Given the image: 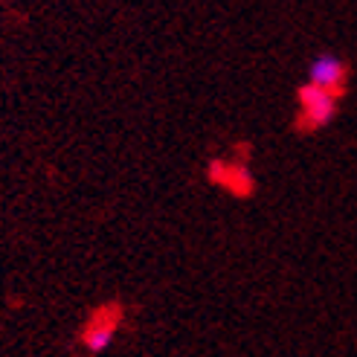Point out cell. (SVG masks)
Here are the masks:
<instances>
[{
	"label": "cell",
	"mask_w": 357,
	"mask_h": 357,
	"mask_svg": "<svg viewBox=\"0 0 357 357\" xmlns=\"http://www.w3.org/2000/svg\"><path fill=\"white\" fill-rule=\"evenodd\" d=\"M299 122L302 128L317 131V128H326V125L337 116V105H340V96H334L328 91H319L314 84H302L299 87Z\"/></svg>",
	"instance_id": "cell-1"
},
{
	"label": "cell",
	"mask_w": 357,
	"mask_h": 357,
	"mask_svg": "<svg viewBox=\"0 0 357 357\" xmlns=\"http://www.w3.org/2000/svg\"><path fill=\"white\" fill-rule=\"evenodd\" d=\"M346 64L343 59H337L331 56V52H323V56H317L308 67V84L319 87V91H328L334 96H340L343 93V87H346Z\"/></svg>",
	"instance_id": "cell-2"
},
{
	"label": "cell",
	"mask_w": 357,
	"mask_h": 357,
	"mask_svg": "<svg viewBox=\"0 0 357 357\" xmlns=\"http://www.w3.org/2000/svg\"><path fill=\"white\" fill-rule=\"evenodd\" d=\"M114 337H116V319L96 317L93 323L84 328V334H82V343L87 346V351L102 354V351H108V349H111Z\"/></svg>",
	"instance_id": "cell-3"
}]
</instances>
